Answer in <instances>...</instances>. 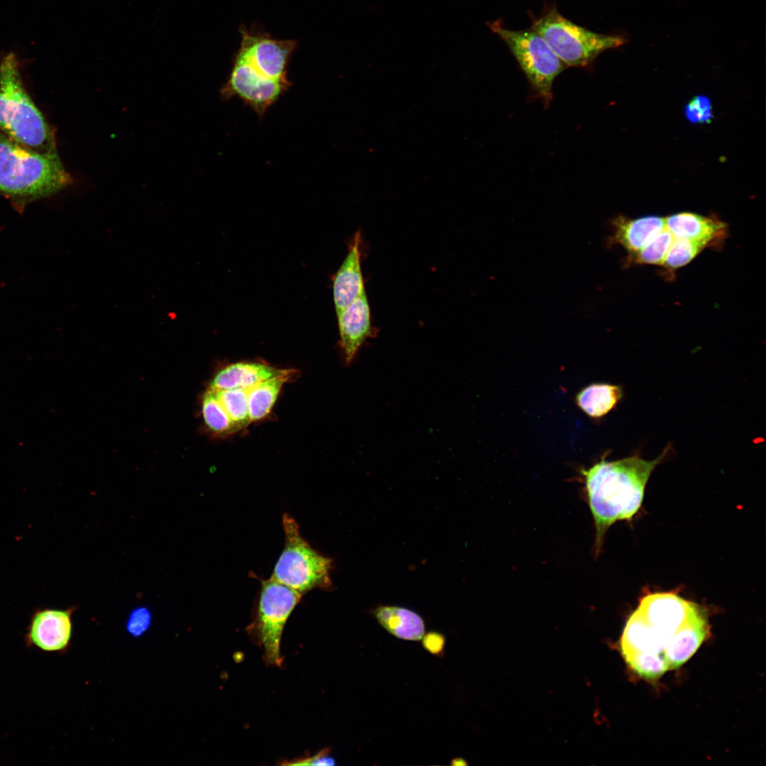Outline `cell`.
Segmentation results:
<instances>
[{"mask_svg": "<svg viewBox=\"0 0 766 766\" xmlns=\"http://www.w3.org/2000/svg\"><path fill=\"white\" fill-rule=\"evenodd\" d=\"M201 411L208 428L217 435H226L237 431L215 390L209 388L201 402Z\"/></svg>", "mask_w": 766, "mask_h": 766, "instance_id": "cell-21", "label": "cell"}, {"mask_svg": "<svg viewBox=\"0 0 766 766\" xmlns=\"http://www.w3.org/2000/svg\"><path fill=\"white\" fill-rule=\"evenodd\" d=\"M302 594L270 577L262 580L256 621L268 664L279 666L280 643L288 618Z\"/></svg>", "mask_w": 766, "mask_h": 766, "instance_id": "cell-8", "label": "cell"}, {"mask_svg": "<svg viewBox=\"0 0 766 766\" xmlns=\"http://www.w3.org/2000/svg\"><path fill=\"white\" fill-rule=\"evenodd\" d=\"M697 605L674 592H655L642 597L636 609L652 626L671 638Z\"/></svg>", "mask_w": 766, "mask_h": 766, "instance_id": "cell-11", "label": "cell"}, {"mask_svg": "<svg viewBox=\"0 0 766 766\" xmlns=\"http://www.w3.org/2000/svg\"><path fill=\"white\" fill-rule=\"evenodd\" d=\"M673 240V235L665 228L648 241L639 251L629 255L628 262L641 265H662Z\"/></svg>", "mask_w": 766, "mask_h": 766, "instance_id": "cell-24", "label": "cell"}, {"mask_svg": "<svg viewBox=\"0 0 766 766\" xmlns=\"http://www.w3.org/2000/svg\"><path fill=\"white\" fill-rule=\"evenodd\" d=\"M284 765H333L335 764L334 758L329 755V750H322L315 755L296 759Z\"/></svg>", "mask_w": 766, "mask_h": 766, "instance_id": "cell-29", "label": "cell"}, {"mask_svg": "<svg viewBox=\"0 0 766 766\" xmlns=\"http://www.w3.org/2000/svg\"><path fill=\"white\" fill-rule=\"evenodd\" d=\"M248 390L242 388L215 390L220 401L238 431L244 428L250 423Z\"/></svg>", "mask_w": 766, "mask_h": 766, "instance_id": "cell-22", "label": "cell"}, {"mask_svg": "<svg viewBox=\"0 0 766 766\" xmlns=\"http://www.w3.org/2000/svg\"><path fill=\"white\" fill-rule=\"evenodd\" d=\"M288 371L260 362H236L221 370L212 379L209 388L214 390L235 388L248 389L264 380Z\"/></svg>", "mask_w": 766, "mask_h": 766, "instance_id": "cell-17", "label": "cell"}, {"mask_svg": "<svg viewBox=\"0 0 766 766\" xmlns=\"http://www.w3.org/2000/svg\"><path fill=\"white\" fill-rule=\"evenodd\" d=\"M294 372V370H289L286 373L264 380L248 389L250 423L260 421L270 413L283 385Z\"/></svg>", "mask_w": 766, "mask_h": 766, "instance_id": "cell-20", "label": "cell"}, {"mask_svg": "<svg viewBox=\"0 0 766 766\" xmlns=\"http://www.w3.org/2000/svg\"><path fill=\"white\" fill-rule=\"evenodd\" d=\"M671 450L669 444L653 460L637 455L612 462L602 458L580 470L595 524V555L600 553L608 529L618 521L631 520L639 511L651 474Z\"/></svg>", "mask_w": 766, "mask_h": 766, "instance_id": "cell-2", "label": "cell"}, {"mask_svg": "<svg viewBox=\"0 0 766 766\" xmlns=\"http://www.w3.org/2000/svg\"><path fill=\"white\" fill-rule=\"evenodd\" d=\"M709 633L707 614L699 604L671 636L664 650L670 670L679 667L697 650Z\"/></svg>", "mask_w": 766, "mask_h": 766, "instance_id": "cell-14", "label": "cell"}, {"mask_svg": "<svg viewBox=\"0 0 766 766\" xmlns=\"http://www.w3.org/2000/svg\"><path fill=\"white\" fill-rule=\"evenodd\" d=\"M379 623L390 634L406 640L419 641L425 633V623L416 612L399 606L379 605L373 611Z\"/></svg>", "mask_w": 766, "mask_h": 766, "instance_id": "cell-18", "label": "cell"}, {"mask_svg": "<svg viewBox=\"0 0 766 766\" xmlns=\"http://www.w3.org/2000/svg\"><path fill=\"white\" fill-rule=\"evenodd\" d=\"M684 113L688 121L693 123H709L714 116L709 99L702 95L692 99L686 105Z\"/></svg>", "mask_w": 766, "mask_h": 766, "instance_id": "cell-26", "label": "cell"}, {"mask_svg": "<svg viewBox=\"0 0 766 766\" xmlns=\"http://www.w3.org/2000/svg\"><path fill=\"white\" fill-rule=\"evenodd\" d=\"M670 638L652 626L636 609L626 623L620 640V650L622 655L634 652H655L664 655Z\"/></svg>", "mask_w": 766, "mask_h": 766, "instance_id": "cell-16", "label": "cell"}, {"mask_svg": "<svg viewBox=\"0 0 766 766\" xmlns=\"http://www.w3.org/2000/svg\"><path fill=\"white\" fill-rule=\"evenodd\" d=\"M282 525L284 547L271 577L302 595L317 588L330 589L332 559L321 554L304 540L291 516L283 515Z\"/></svg>", "mask_w": 766, "mask_h": 766, "instance_id": "cell-6", "label": "cell"}, {"mask_svg": "<svg viewBox=\"0 0 766 766\" xmlns=\"http://www.w3.org/2000/svg\"><path fill=\"white\" fill-rule=\"evenodd\" d=\"M74 608H38L31 614L24 635L27 648L62 653L70 647Z\"/></svg>", "mask_w": 766, "mask_h": 766, "instance_id": "cell-9", "label": "cell"}, {"mask_svg": "<svg viewBox=\"0 0 766 766\" xmlns=\"http://www.w3.org/2000/svg\"><path fill=\"white\" fill-rule=\"evenodd\" d=\"M0 131L38 152H57L55 130L28 94L13 52L0 62Z\"/></svg>", "mask_w": 766, "mask_h": 766, "instance_id": "cell-4", "label": "cell"}, {"mask_svg": "<svg viewBox=\"0 0 766 766\" xmlns=\"http://www.w3.org/2000/svg\"><path fill=\"white\" fill-rule=\"evenodd\" d=\"M623 657L635 672L648 679H657L670 670L669 665L662 653L634 652Z\"/></svg>", "mask_w": 766, "mask_h": 766, "instance_id": "cell-23", "label": "cell"}, {"mask_svg": "<svg viewBox=\"0 0 766 766\" xmlns=\"http://www.w3.org/2000/svg\"><path fill=\"white\" fill-rule=\"evenodd\" d=\"M337 319L340 347L345 362L349 365L365 341L374 338L378 331L372 324L366 291L337 316Z\"/></svg>", "mask_w": 766, "mask_h": 766, "instance_id": "cell-10", "label": "cell"}, {"mask_svg": "<svg viewBox=\"0 0 766 766\" xmlns=\"http://www.w3.org/2000/svg\"><path fill=\"white\" fill-rule=\"evenodd\" d=\"M361 232L348 243L347 255L333 277V296L336 316L365 292L362 272Z\"/></svg>", "mask_w": 766, "mask_h": 766, "instance_id": "cell-12", "label": "cell"}, {"mask_svg": "<svg viewBox=\"0 0 766 766\" xmlns=\"http://www.w3.org/2000/svg\"><path fill=\"white\" fill-rule=\"evenodd\" d=\"M240 32V46L221 96L238 97L262 116L291 85L287 67L297 43L274 39L255 27Z\"/></svg>", "mask_w": 766, "mask_h": 766, "instance_id": "cell-1", "label": "cell"}, {"mask_svg": "<svg viewBox=\"0 0 766 766\" xmlns=\"http://www.w3.org/2000/svg\"><path fill=\"white\" fill-rule=\"evenodd\" d=\"M421 640L423 647L428 653L438 657L443 655L445 638L443 633L438 631H429L423 634Z\"/></svg>", "mask_w": 766, "mask_h": 766, "instance_id": "cell-28", "label": "cell"}, {"mask_svg": "<svg viewBox=\"0 0 766 766\" xmlns=\"http://www.w3.org/2000/svg\"><path fill=\"white\" fill-rule=\"evenodd\" d=\"M531 28L540 34L567 67L590 65L603 52L620 47L626 39L620 35L592 31L563 16L553 5L538 17H531Z\"/></svg>", "mask_w": 766, "mask_h": 766, "instance_id": "cell-5", "label": "cell"}, {"mask_svg": "<svg viewBox=\"0 0 766 766\" xmlns=\"http://www.w3.org/2000/svg\"><path fill=\"white\" fill-rule=\"evenodd\" d=\"M72 183L57 152H38L0 131V196L16 211L23 213L28 204Z\"/></svg>", "mask_w": 766, "mask_h": 766, "instance_id": "cell-3", "label": "cell"}, {"mask_svg": "<svg viewBox=\"0 0 766 766\" xmlns=\"http://www.w3.org/2000/svg\"><path fill=\"white\" fill-rule=\"evenodd\" d=\"M612 226L613 234L609 238V243L621 245L631 255L665 228V220L655 216L635 219L618 216L613 221Z\"/></svg>", "mask_w": 766, "mask_h": 766, "instance_id": "cell-15", "label": "cell"}, {"mask_svg": "<svg viewBox=\"0 0 766 766\" xmlns=\"http://www.w3.org/2000/svg\"><path fill=\"white\" fill-rule=\"evenodd\" d=\"M623 395L621 386L596 383L582 389L576 396L579 408L594 418L606 416L618 404Z\"/></svg>", "mask_w": 766, "mask_h": 766, "instance_id": "cell-19", "label": "cell"}, {"mask_svg": "<svg viewBox=\"0 0 766 766\" xmlns=\"http://www.w3.org/2000/svg\"><path fill=\"white\" fill-rule=\"evenodd\" d=\"M487 25L507 45L535 92L549 104L553 82L567 67L533 28L510 30L499 19Z\"/></svg>", "mask_w": 766, "mask_h": 766, "instance_id": "cell-7", "label": "cell"}, {"mask_svg": "<svg viewBox=\"0 0 766 766\" xmlns=\"http://www.w3.org/2000/svg\"><path fill=\"white\" fill-rule=\"evenodd\" d=\"M665 228L674 238L687 239L706 248L720 246L728 233L726 223L715 217L682 212L665 218Z\"/></svg>", "mask_w": 766, "mask_h": 766, "instance_id": "cell-13", "label": "cell"}, {"mask_svg": "<svg viewBox=\"0 0 766 766\" xmlns=\"http://www.w3.org/2000/svg\"><path fill=\"white\" fill-rule=\"evenodd\" d=\"M450 765H454V766H459V765H467V763L465 760H464V759H462L461 757H456V758L452 759Z\"/></svg>", "mask_w": 766, "mask_h": 766, "instance_id": "cell-30", "label": "cell"}, {"mask_svg": "<svg viewBox=\"0 0 766 766\" xmlns=\"http://www.w3.org/2000/svg\"><path fill=\"white\" fill-rule=\"evenodd\" d=\"M705 248L695 241L674 238L662 265L669 270H677L689 263Z\"/></svg>", "mask_w": 766, "mask_h": 766, "instance_id": "cell-25", "label": "cell"}, {"mask_svg": "<svg viewBox=\"0 0 766 766\" xmlns=\"http://www.w3.org/2000/svg\"><path fill=\"white\" fill-rule=\"evenodd\" d=\"M152 619V614L148 608L136 607L129 614L126 623V631L133 638L141 637L150 628Z\"/></svg>", "mask_w": 766, "mask_h": 766, "instance_id": "cell-27", "label": "cell"}]
</instances>
